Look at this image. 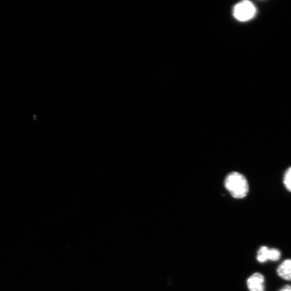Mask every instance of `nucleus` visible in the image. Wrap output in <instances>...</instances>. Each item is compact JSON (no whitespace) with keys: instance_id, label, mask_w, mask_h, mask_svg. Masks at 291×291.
I'll list each match as a JSON object with an SVG mask.
<instances>
[{"instance_id":"1","label":"nucleus","mask_w":291,"mask_h":291,"mask_svg":"<svg viewBox=\"0 0 291 291\" xmlns=\"http://www.w3.org/2000/svg\"><path fill=\"white\" fill-rule=\"evenodd\" d=\"M225 186L235 198H243L249 192V184L245 176L238 172H232L226 177Z\"/></svg>"},{"instance_id":"2","label":"nucleus","mask_w":291,"mask_h":291,"mask_svg":"<svg viewBox=\"0 0 291 291\" xmlns=\"http://www.w3.org/2000/svg\"><path fill=\"white\" fill-rule=\"evenodd\" d=\"M256 8L253 4L249 1H244L234 6L233 15L238 20L242 22L251 20L255 15Z\"/></svg>"},{"instance_id":"3","label":"nucleus","mask_w":291,"mask_h":291,"mask_svg":"<svg viewBox=\"0 0 291 291\" xmlns=\"http://www.w3.org/2000/svg\"><path fill=\"white\" fill-rule=\"evenodd\" d=\"M281 257V252L276 249H268L266 247H262L257 254V260L264 263L270 260L272 261H278Z\"/></svg>"},{"instance_id":"4","label":"nucleus","mask_w":291,"mask_h":291,"mask_svg":"<svg viewBox=\"0 0 291 291\" xmlns=\"http://www.w3.org/2000/svg\"><path fill=\"white\" fill-rule=\"evenodd\" d=\"M264 278L260 273H256L248 280L247 284L250 291H264Z\"/></svg>"},{"instance_id":"5","label":"nucleus","mask_w":291,"mask_h":291,"mask_svg":"<svg viewBox=\"0 0 291 291\" xmlns=\"http://www.w3.org/2000/svg\"><path fill=\"white\" fill-rule=\"evenodd\" d=\"M277 273L282 278L291 281V260L283 262L278 268Z\"/></svg>"},{"instance_id":"6","label":"nucleus","mask_w":291,"mask_h":291,"mask_svg":"<svg viewBox=\"0 0 291 291\" xmlns=\"http://www.w3.org/2000/svg\"><path fill=\"white\" fill-rule=\"evenodd\" d=\"M284 183L286 189L291 192V167L285 174Z\"/></svg>"},{"instance_id":"7","label":"nucleus","mask_w":291,"mask_h":291,"mask_svg":"<svg viewBox=\"0 0 291 291\" xmlns=\"http://www.w3.org/2000/svg\"><path fill=\"white\" fill-rule=\"evenodd\" d=\"M279 291H291V286L290 285H286L284 286L283 288H282Z\"/></svg>"}]
</instances>
